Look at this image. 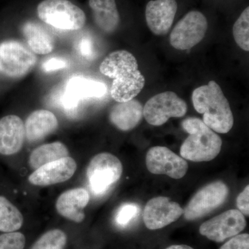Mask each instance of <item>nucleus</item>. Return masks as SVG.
<instances>
[{"instance_id": "obj_16", "label": "nucleus", "mask_w": 249, "mask_h": 249, "mask_svg": "<svg viewBox=\"0 0 249 249\" xmlns=\"http://www.w3.org/2000/svg\"><path fill=\"white\" fill-rule=\"evenodd\" d=\"M25 129L18 116L8 115L0 119V154L12 155L20 151L25 140Z\"/></svg>"}, {"instance_id": "obj_17", "label": "nucleus", "mask_w": 249, "mask_h": 249, "mask_svg": "<svg viewBox=\"0 0 249 249\" xmlns=\"http://www.w3.org/2000/svg\"><path fill=\"white\" fill-rule=\"evenodd\" d=\"M89 201V194L83 188H73L64 192L57 199L55 209L62 217L80 223L84 220L83 209Z\"/></svg>"}, {"instance_id": "obj_32", "label": "nucleus", "mask_w": 249, "mask_h": 249, "mask_svg": "<svg viewBox=\"0 0 249 249\" xmlns=\"http://www.w3.org/2000/svg\"><path fill=\"white\" fill-rule=\"evenodd\" d=\"M166 249H194L188 245H172Z\"/></svg>"}, {"instance_id": "obj_13", "label": "nucleus", "mask_w": 249, "mask_h": 249, "mask_svg": "<svg viewBox=\"0 0 249 249\" xmlns=\"http://www.w3.org/2000/svg\"><path fill=\"white\" fill-rule=\"evenodd\" d=\"M183 214L180 205L165 196L150 199L143 211V222L150 230L162 229L175 222Z\"/></svg>"}, {"instance_id": "obj_29", "label": "nucleus", "mask_w": 249, "mask_h": 249, "mask_svg": "<svg viewBox=\"0 0 249 249\" xmlns=\"http://www.w3.org/2000/svg\"><path fill=\"white\" fill-rule=\"evenodd\" d=\"M219 249H249V235L245 233L233 236Z\"/></svg>"}, {"instance_id": "obj_20", "label": "nucleus", "mask_w": 249, "mask_h": 249, "mask_svg": "<svg viewBox=\"0 0 249 249\" xmlns=\"http://www.w3.org/2000/svg\"><path fill=\"white\" fill-rule=\"evenodd\" d=\"M22 31L29 48L34 53L47 55L53 52L55 39L42 24L29 21L23 24Z\"/></svg>"}, {"instance_id": "obj_8", "label": "nucleus", "mask_w": 249, "mask_h": 249, "mask_svg": "<svg viewBox=\"0 0 249 249\" xmlns=\"http://www.w3.org/2000/svg\"><path fill=\"white\" fill-rule=\"evenodd\" d=\"M229 195V187L221 181L209 183L201 188L183 210V215L188 221L204 217L222 206Z\"/></svg>"}, {"instance_id": "obj_3", "label": "nucleus", "mask_w": 249, "mask_h": 249, "mask_svg": "<svg viewBox=\"0 0 249 249\" xmlns=\"http://www.w3.org/2000/svg\"><path fill=\"white\" fill-rule=\"evenodd\" d=\"M181 125L189 134L180 148V155L183 159L193 162H205L217 157L222 148V139L202 120L199 118H188Z\"/></svg>"}, {"instance_id": "obj_9", "label": "nucleus", "mask_w": 249, "mask_h": 249, "mask_svg": "<svg viewBox=\"0 0 249 249\" xmlns=\"http://www.w3.org/2000/svg\"><path fill=\"white\" fill-rule=\"evenodd\" d=\"M186 112V103L173 91L155 95L143 107V117L153 126L162 125L170 118L183 117Z\"/></svg>"}, {"instance_id": "obj_1", "label": "nucleus", "mask_w": 249, "mask_h": 249, "mask_svg": "<svg viewBox=\"0 0 249 249\" xmlns=\"http://www.w3.org/2000/svg\"><path fill=\"white\" fill-rule=\"evenodd\" d=\"M100 71L113 79L111 96L118 103L134 99L145 86V77L139 70L137 59L127 51L109 53L101 62Z\"/></svg>"}, {"instance_id": "obj_19", "label": "nucleus", "mask_w": 249, "mask_h": 249, "mask_svg": "<svg viewBox=\"0 0 249 249\" xmlns=\"http://www.w3.org/2000/svg\"><path fill=\"white\" fill-rule=\"evenodd\" d=\"M143 117V106L137 100L118 103L109 111V119L111 124L121 131H129L135 128Z\"/></svg>"}, {"instance_id": "obj_27", "label": "nucleus", "mask_w": 249, "mask_h": 249, "mask_svg": "<svg viewBox=\"0 0 249 249\" xmlns=\"http://www.w3.org/2000/svg\"><path fill=\"white\" fill-rule=\"evenodd\" d=\"M139 206L135 204H124L122 205L116 214V222L119 225L124 226L128 224L139 213Z\"/></svg>"}, {"instance_id": "obj_7", "label": "nucleus", "mask_w": 249, "mask_h": 249, "mask_svg": "<svg viewBox=\"0 0 249 249\" xmlns=\"http://www.w3.org/2000/svg\"><path fill=\"white\" fill-rule=\"evenodd\" d=\"M123 173L121 160L107 152L98 154L90 160L87 178L95 195H103L120 179Z\"/></svg>"}, {"instance_id": "obj_2", "label": "nucleus", "mask_w": 249, "mask_h": 249, "mask_svg": "<svg viewBox=\"0 0 249 249\" xmlns=\"http://www.w3.org/2000/svg\"><path fill=\"white\" fill-rule=\"evenodd\" d=\"M193 107L203 114V122L214 132L227 134L234 124L230 104L214 80L196 88L192 94Z\"/></svg>"}, {"instance_id": "obj_12", "label": "nucleus", "mask_w": 249, "mask_h": 249, "mask_svg": "<svg viewBox=\"0 0 249 249\" xmlns=\"http://www.w3.org/2000/svg\"><path fill=\"white\" fill-rule=\"evenodd\" d=\"M147 170L155 175H165L178 179L186 175L188 164L186 160L168 147L155 146L148 150L145 160Z\"/></svg>"}, {"instance_id": "obj_11", "label": "nucleus", "mask_w": 249, "mask_h": 249, "mask_svg": "<svg viewBox=\"0 0 249 249\" xmlns=\"http://www.w3.org/2000/svg\"><path fill=\"white\" fill-rule=\"evenodd\" d=\"M247 222L244 214L238 210H229L201 224V235L215 242H222L238 235L245 229Z\"/></svg>"}, {"instance_id": "obj_23", "label": "nucleus", "mask_w": 249, "mask_h": 249, "mask_svg": "<svg viewBox=\"0 0 249 249\" xmlns=\"http://www.w3.org/2000/svg\"><path fill=\"white\" fill-rule=\"evenodd\" d=\"M23 222L20 211L6 197L0 196V231H17L22 227Z\"/></svg>"}, {"instance_id": "obj_22", "label": "nucleus", "mask_w": 249, "mask_h": 249, "mask_svg": "<svg viewBox=\"0 0 249 249\" xmlns=\"http://www.w3.org/2000/svg\"><path fill=\"white\" fill-rule=\"evenodd\" d=\"M70 152L63 142H55L36 147L29 157V165L34 170L42 165L69 157Z\"/></svg>"}, {"instance_id": "obj_25", "label": "nucleus", "mask_w": 249, "mask_h": 249, "mask_svg": "<svg viewBox=\"0 0 249 249\" xmlns=\"http://www.w3.org/2000/svg\"><path fill=\"white\" fill-rule=\"evenodd\" d=\"M67 235L60 229H53L45 232L36 241L31 249H64Z\"/></svg>"}, {"instance_id": "obj_28", "label": "nucleus", "mask_w": 249, "mask_h": 249, "mask_svg": "<svg viewBox=\"0 0 249 249\" xmlns=\"http://www.w3.org/2000/svg\"><path fill=\"white\" fill-rule=\"evenodd\" d=\"M77 51L83 58L91 60L94 57L92 41L88 36H83L77 42Z\"/></svg>"}, {"instance_id": "obj_24", "label": "nucleus", "mask_w": 249, "mask_h": 249, "mask_svg": "<svg viewBox=\"0 0 249 249\" xmlns=\"http://www.w3.org/2000/svg\"><path fill=\"white\" fill-rule=\"evenodd\" d=\"M234 40L240 48L249 51V7L244 10L232 29Z\"/></svg>"}, {"instance_id": "obj_10", "label": "nucleus", "mask_w": 249, "mask_h": 249, "mask_svg": "<svg viewBox=\"0 0 249 249\" xmlns=\"http://www.w3.org/2000/svg\"><path fill=\"white\" fill-rule=\"evenodd\" d=\"M208 21L199 11H190L180 19L170 33V45L178 50H188L204 39Z\"/></svg>"}, {"instance_id": "obj_18", "label": "nucleus", "mask_w": 249, "mask_h": 249, "mask_svg": "<svg viewBox=\"0 0 249 249\" xmlns=\"http://www.w3.org/2000/svg\"><path fill=\"white\" fill-rule=\"evenodd\" d=\"M58 127V121L52 111L38 109L28 116L24 124L25 137L29 142H36L53 133Z\"/></svg>"}, {"instance_id": "obj_5", "label": "nucleus", "mask_w": 249, "mask_h": 249, "mask_svg": "<svg viewBox=\"0 0 249 249\" xmlns=\"http://www.w3.org/2000/svg\"><path fill=\"white\" fill-rule=\"evenodd\" d=\"M37 56L29 47L16 40L0 43V75L18 79L27 75L35 67Z\"/></svg>"}, {"instance_id": "obj_26", "label": "nucleus", "mask_w": 249, "mask_h": 249, "mask_svg": "<svg viewBox=\"0 0 249 249\" xmlns=\"http://www.w3.org/2000/svg\"><path fill=\"white\" fill-rule=\"evenodd\" d=\"M25 242V237L21 232H6L0 235V249H24Z\"/></svg>"}, {"instance_id": "obj_31", "label": "nucleus", "mask_w": 249, "mask_h": 249, "mask_svg": "<svg viewBox=\"0 0 249 249\" xmlns=\"http://www.w3.org/2000/svg\"><path fill=\"white\" fill-rule=\"evenodd\" d=\"M249 186L247 185L243 192L237 198V206L239 211L246 216L249 215Z\"/></svg>"}, {"instance_id": "obj_4", "label": "nucleus", "mask_w": 249, "mask_h": 249, "mask_svg": "<svg viewBox=\"0 0 249 249\" xmlns=\"http://www.w3.org/2000/svg\"><path fill=\"white\" fill-rule=\"evenodd\" d=\"M37 12L41 20L62 30H79L86 23L84 11L68 0H44Z\"/></svg>"}, {"instance_id": "obj_30", "label": "nucleus", "mask_w": 249, "mask_h": 249, "mask_svg": "<svg viewBox=\"0 0 249 249\" xmlns=\"http://www.w3.org/2000/svg\"><path fill=\"white\" fill-rule=\"evenodd\" d=\"M68 62L60 58H51L42 63V70L45 73H52L66 68Z\"/></svg>"}, {"instance_id": "obj_6", "label": "nucleus", "mask_w": 249, "mask_h": 249, "mask_svg": "<svg viewBox=\"0 0 249 249\" xmlns=\"http://www.w3.org/2000/svg\"><path fill=\"white\" fill-rule=\"evenodd\" d=\"M107 91V85L103 82L82 76H72L64 85L58 103L67 114H73L82 101L102 98Z\"/></svg>"}, {"instance_id": "obj_14", "label": "nucleus", "mask_w": 249, "mask_h": 249, "mask_svg": "<svg viewBox=\"0 0 249 249\" xmlns=\"http://www.w3.org/2000/svg\"><path fill=\"white\" fill-rule=\"evenodd\" d=\"M76 160L70 157H65L42 165L34 170L29 177L31 184L37 186H48L65 182L76 173Z\"/></svg>"}, {"instance_id": "obj_15", "label": "nucleus", "mask_w": 249, "mask_h": 249, "mask_svg": "<svg viewBox=\"0 0 249 249\" xmlns=\"http://www.w3.org/2000/svg\"><path fill=\"white\" fill-rule=\"evenodd\" d=\"M176 0H152L145 9L149 29L156 36L166 35L173 25L178 11Z\"/></svg>"}, {"instance_id": "obj_21", "label": "nucleus", "mask_w": 249, "mask_h": 249, "mask_svg": "<svg viewBox=\"0 0 249 249\" xmlns=\"http://www.w3.org/2000/svg\"><path fill=\"white\" fill-rule=\"evenodd\" d=\"M96 25L106 34H111L119 27L120 16L115 0H89Z\"/></svg>"}]
</instances>
